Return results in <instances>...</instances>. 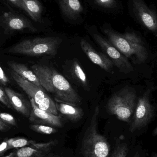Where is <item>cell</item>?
Segmentation results:
<instances>
[{
	"instance_id": "cell-33",
	"label": "cell",
	"mask_w": 157,
	"mask_h": 157,
	"mask_svg": "<svg viewBox=\"0 0 157 157\" xmlns=\"http://www.w3.org/2000/svg\"><path fill=\"white\" fill-rule=\"evenodd\" d=\"M153 157H157V153H154L153 154Z\"/></svg>"
},
{
	"instance_id": "cell-15",
	"label": "cell",
	"mask_w": 157,
	"mask_h": 157,
	"mask_svg": "<svg viewBox=\"0 0 157 157\" xmlns=\"http://www.w3.org/2000/svg\"><path fill=\"white\" fill-rule=\"evenodd\" d=\"M63 13L70 19H77L83 11L79 0H58Z\"/></svg>"
},
{
	"instance_id": "cell-7",
	"label": "cell",
	"mask_w": 157,
	"mask_h": 157,
	"mask_svg": "<svg viewBox=\"0 0 157 157\" xmlns=\"http://www.w3.org/2000/svg\"><path fill=\"white\" fill-rule=\"evenodd\" d=\"M153 89V88L149 89L138 98L129 128L131 132L145 127L154 117L155 108L149 101V96Z\"/></svg>"
},
{
	"instance_id": "cell-23",
	"label": "cell",
	"mask_w": 157,
	"mask_h": 157,
	"mask_svg": "<svg viewBox=\"0 0 157 157\" xmlns=\"http://www.w3.org/2000/svg\"><path fill=\"white\" fill-rule=\"evenodd\" d=\"M0 120L6 124L17 126V122L14 117L8 113L0 112Z\"/></svg>"
},
{
	"instance_id": "cell-25",
	"label": "cell",
	"mask_w": 157,
	"mask_h": 157,
	"mask_svg": "<svg viewBox=\"0 0 157 157\" xmlns=\"http://www.w3.org/2000/svg\"><path fill=\"white\" fill-rule=\"evenodd\" d=\"M0 101L7 108L9 109H11L12 108L5 91H4L1 87H0Z\"/></svg>"
},
{
	"instance_id": "cell-19",
	"label": "cell",
	"mask_w": 157,
	"mask_h": 157,
	"mask_svg": "<svg viewBox=\"0 0 157 157\" xmlns=\"http://www.w3.org/2000/svg\"><path fill=\"white\" fill-rule=\"evenodd\" d=\"M71 70L72 78L86 90H89V88L86 75L77 61H73Z\"/></svg>"
},
{
	"instance_id": "cell-14",
	"label": "cell",
	"mask_w": 157,
	"mask_h": 157,
	"mask_svg": "<svg viewBox=\"0 0 157 157\" xmlns=\"http://www.w3.org/2000/svg\"><path fill=\"white\" fill-rule=\"evenodd\" d=\"M56 108L68 120L73 122H77L82 119L84 115L83 109L78 106L65 102L56 101Z\"/></svg>"
},
{
	"instance_id": "cell-2",
	"label": "cell",
	"mask_w": 157,
	"mask_h": 157,
	"mask_svg": "<svg viewBox=\"0 0 157 157\" xmlns=\"http://www.w3.org/2000/svg\"><path fill=\"white\" fill-rule=\"evenodd\" d=\"M109 41L121 53L132 59L137 64L144 63L148 58V52L142 39L133 32L121 34L110 29H104Z\"/></svg>"
},
{
	"instance_id": "cell-1",
	"label": "cell",
	"mask_w": 157,
	"mask_h": 157,
	"mask_svg": "<svg viewBox=\"0 0 157 157\" xmlns=\"http://www.w3.org/2000/svg\"><path fill=\"white\" fill-rule=\"evenodd\" d=\"M32 71L38 77L42 87L53 94L55 101H59L74 106L81 104L78 93L62 75L52 68L45 65L35 64Z\"/></svg>"
},
{
	"instance_id": "cell-29",
	"label": "cell",
	"mask_w": 157,
	"mask_h": 157,
	"mask_svg": "<svg viewBox=\"0 0 157 157\" xmlns=\"http://www.w3.org/2000/svg\"><path fill=\"white\" fill-rule=\"evenodd\" d=\"M10 129V126L8 124H6L0 120V131L1 132H6Z\"/></svg>"
},
{
	"instance_id": "cell-31",
	"label": "cell",
	"mask_w": 157,
	"mask_h": 157,
	"mask_svg": "<svg viewBox=\"0 0 157 157\" xmlns=\"http://www.w3.org/2000/svg\"><path fill=\"white\" fill-rule=\"evenodd\" d=\"M153 135L154 136H155L157 135V127L154 130V132H153Z\"/></svg>"
},
{
	"instance_id": "cell-5",
	"label": "cell",
	"mask_w": 157,
	"mask_h": 157,
	"mask_svg": "<svg viewBox=\"0 0 157 157\" xmlns=\"http://www.w3.org/2000/svg\"><path fill=\"white\" fill-rule=\"evenodd\" d=\"M136 97L135 90L130 88H124L109 99L107 104V111L119 120L128 122L135 110Z\"/></svg>"
},
{
	"instance_id": "cell-6",
	"label": "cell",
	"mask_w": 157,
	"mask_h": 157,
	"mask_svg": "<svg viewBox=\"0 0 157 157\" xmlns=\"http://www.w3.org/2000/svg\"><path fill=\"white\" fill-rule=\"evenodd\" d=\"M11 76L17 85L35 101L38 107L43 110L55 115H58V111L53 100L46 93L43 88L24 79L12 71Z\"/></svg>"
},
{
	"instance_id": "cell-32",
	"label": "cell",
	"mask_w": 157,
	"mask_h": 157,
	"mask_svg": "<svg viewBox=\"0 0 157 157\" xmlns=\"http://www.w3.org/2000/svg\"><path fill=\"white\" fill-rule=\"evenodd\" d=\"M133 157H140V155H139V153L138 152H136L134 156Z\"/></svg>"
},
{
	"instance_id": "cell-24",
	"label": "cell",
	"mask_w": 157,
	"mask_h": 157,
	"mask_svg": "<svg viewBox=\"0 0 157 157\" xmlns=\"http://www.w3.org/2000/svg\"><path fill=\"white\" fill-rule=\"evenodd\" d=\"M96 3L105 8H112L115 5V0H95Z\"/></svg>"
},
{
	"instance_id": "cell-26",
	"label": "cell",
	"mask_w": 157,
	"mask_h": 157,
	"mask_svg": "<svg viewBox=\"0 0 157 157\" xmlns=\"http://www.w3.org/2000/svg\"><path fill=\"white\" fill-rule=\"evenodd\" d=\"M9 83V78L6 76L3 70L0 66V84L5 86Z\"/></svg>"
},
{
	"instance_id": "cell-17",
	"label": "cell",
	"mask_w": 157,
	"mask_h": 157,
	"mask_svg": "<svg viewBox=\"0 0 157 157\" xmlns=\"http://www.w3.org/2000/svg\"><path fill=\"white\" fill-rule=\"evenodd\" d=\"M25 11L35 22H41L43 7L38 0H21Z\"/></svg>"
},
{
	"instance_id": "cell-3",
	"label": "cell",
	"mask_w": 157,
	"mask_h": 157,
	"mask_svg": "<svg viewBox=\"0 0 157 157\" xmlns=\"http://www.w3.org/2000/svg\"><path fill=\"white\" fill-rule=\"evenodd\" d=\"M98 105L95 107L91 121L81 143V152L84 157H109L110 146L107 138L98 132Z\"/></svg>"
},
{
	"instance_id": "cell-27",
	"label": "cell",
	"mask_w": 157,
	"mask_h": 157,
	"mask_svg": "<svg viewBox=\"0 0 157 157\" xmlns=\"http://www.w3.org/2000/svg\"><path fill=\"white\" fill-rule=\"evenodd\" d=\"M7 140L8 138H6L0 144V157L2 156L6 151L9 150Z\"/></svg>"
},
{
	"instance_id": "cell-13",
	"label": "cell",
	"mask_w": 157,
	"mask_h": 157,
	"mask_svg": "<svg viewBox=\"0 0 157 157\" xmlns=\"http://www.w3.org/2000/svg\"><path fill=\"white\" fill-rule=\"evenodd\" d=\"M5 91L12 107L24 116L29 117L31 110L30 102L29 103L21 94L12 89L6 88Z\"/></svg>"
},
{
	"instance_id": "cell-30",
	"label": "cell",
	"mask_w": 157,
	"mask_h": 157,
	"mask_svg": "<svg viewBox=\"0 0 157 157\" xmlns=\"http://www.w3.org/2000/svg\"><path fill=\"white\" fill-rule=\"evenodd\" d=\"M15 156V151L12 152V153L9 154V155H8L3 157H14Z\"/></svg>"
},
{
	"instance_id": "cell-16",
	"label": "cell",
	"mask_w": 157,
	"mask_h": 157,
	"mask_svg": "<svg viewBox=\"0 0 157 157\" xmlns=\"http://www.w3.org/2000/svg\"><path fill=\"white\" fill-rule=\"evenodd\" d=\"M8 65L12 71L16 73L22 78L38 86L42 87L39 79L36 74L33 71L29 70L25 64L10 62L8 63Z\"/></svg>"
},
{
	"instance_id": "cell-20",
	"label": "cell",
	"mask_w": 157,
	"mask_h": 157,
	"mask_svg": "<svg viewBox=\"0 0 157 157\" xmlns=\"http://www.w3.org/2000/svg\"><path fill=\"white\" fill-rule=\"evenodd\" d=\"M8 147L9 149L13 148H22L26 146H31L34 141L28 140L26 138L17 137L8 139Z\"/></svg>"
},
{
	"instance_id": "cell-8",
	"label": "cell",
	"mask_w": 157,
	"mask_h": 157,
	"mask_svg": "<svg viewBox=\"0 0 157 157\" xmlns=\"http://www.w3.org/2000/svg\"><path fill=\"white\" fill-rule=\"evenodd\" d=\"M93 38L102 50L109 57L113 64L121 71L124 73H128L133 71L132 66L128 59L121 53L109 40L98 34H93Z\"/></svg>"
},
{
	"instance_id": "cell-4",
	"label": "cell",
	"mask_w": 157,
	"mask_h": 157,
	"mask_svg": "<svg viewBox=\"0 0 157 157\" xmlns=\"http://www.w3.org/2000/svg\"><path fill=\"white\" fill-rule=\"evenodd\" d=\"M62 41L61 38L53 36L25 40L10 48L8 52L30 56H55Z\"/></svg>"
},
{
	"instance_id": "cell-11",
	"label": "cell",
	"mask_w": 157,
	"mask_h": 157,
	"mask_svg": "<svg viewBox=\"0 0 157 157\" xmlns=\"http://www.w3.org/2000/svg\"><path fill=\"white\" fill-rule=\"evenodd\" d=\"M133 11L141 24L157 35V16L143 0H132Z\"/></svg>"
},
{
	"instance_id": "cell-9",
	"label": "cell",
	"mask_w": 157,
	"mask_h": 157,
	"mask_svg": "<svg viewBox=\"0 0 157 157\" xmlns=\"http://www.w3.org/2000/svg\"><path fill=\"white\" fill-rule=\"evenodd\" d=\"M0 26L4 29L6 34L25 30L32 32L37 31L27 18L11 11L5 12L0 16Z\"/></svg>"
},
{
	"instance_id": "cell-12",
	"label": "cell",
	"mask_w": 157,
	"mask_h": 157,
	"mask_svg": "<svg viewBox=\"0 0 157 157\" xmlns=\"http://www.w3.org/2000/svg\"><path fill=\"white\" fill-rule=\"evenodd\" d=\"M80 45L81 49L93 63L98 65L107 72L112 73L114 64L109 58L105 54L97 51L85 40H80Z\"/></svg>"
},
{
	"instance_id": "cell-22",
	"label": "cell",
	"mask_w": 157,
	"mask_h": 157,
	"mask_svg": "<svg viewBox=\"0 0 157 157\" xmlns=\"http://www.w3.org/2000/svg\"><path fill=\"white\" fill-rule=\"evenodd\" d=\"M129 148L126 144L118 143L111 157H127Z\"/></svg>"
},
{
	"instance_id": "cell-10",
	"label": "cell",
	"mask_w": 157,
	"mask_h": 157,
	"mask_svg": "<svg viewBox=\"0 0 157 157\" xmlns=\"http://www.w3.org/2000/svg\"><path fill=\"white\" fill-rule=\"evenodd\" d=\"M31 105L29 121L34 124H43L52 127H61L63 125L61 116L55 115L40 109L32 98H29Z\"/></svg>"
},
{
	"instance_id": "cell-34",
	"label": "cell",
	"mask_w": 157,
	"mask_h": 157,
	"mask_svg": "<svg viewBox=\"0 0 157 157\" xmlns=\"http://www.w3.org/2000/svg\"><path fill=\"white\" fill-rule=\"evenodd\" d=\"M0 39H1V34H0Z\"/></svg>"
},
{
	"instance_id": "cell-21",
	"label": "cell",
	"mask_w": 157,
	"mask_h": 157,
	"mask_svg": "<svg viewBox=\"0 0 157 157\" xmlns=\"http://www.w3.org/2000/svg\"><path fill=\"white\" fill-rule=\"evenodd\" d=\"M30 129L39 133L45 135H52L57 132V129L52 126L43 124H33L29 126Z\"/></svg>"
},
{
	"instance_id": "cell-18",
	"label": "cell",
	"mask_w": 157,
	"mask_h": 157,
	"mask_svg": "<svg viewBox=\"0 0 157 157\" xmlns=\"http://www.w3.org/2000/svg\"><path fill=\"white\" fill-rule=\"evenodd\" d=\"M52 148L40 149L33 147H25L15 151L16 157H53L51 156Z\"/></svg>"
},
{
	"instance_id": "cell-28",
	"label": "cell",
	"mask_w": 157,
	"mask_h": 157,
	"mask_svg": "<svg viewBox=\"0 0 157 157\" xmlns=\"http://www.w3.org/2000/svg\"><path fill=\"white\" fill-rule=\"evenodd\" d=\"M17 8L25 11V7L21 0H7Z\"/></svg>"
}]
</instances>
